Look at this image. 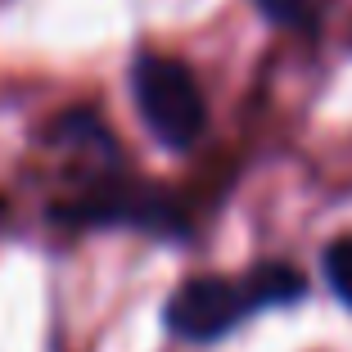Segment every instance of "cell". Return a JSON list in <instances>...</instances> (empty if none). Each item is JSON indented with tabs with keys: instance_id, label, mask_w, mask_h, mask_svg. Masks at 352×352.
<instances>
[{
	"instance_id": "cell-3",
	"label": "cell",
	"mask_w": 352,
	"mask_h": 352,
	"mask_svg": "<svg viewBox=\"0 0 352 352\" xmlns=\"http://www.w3.org/2000/svg\"><path fill=\"white\" fill-rule=\"evenodd\" d=\"M253 298V307L258 302H294L307 294V280H302L298 267H289V262H267V267L253 271V280L244 285Z\"/></svg>"
},
{
	"instance_id": "cell-4",
	"label": "cell",
	"mask_w": 352,
	"mask_h": 352,
	"mask_svg": "<svg viewBox=\"0 0 352 352\" xmlns=\"http://www.w3.org/2000/svg\"><path fill=\"white\" fill-rule=\"evenodd\" d=\"M325 280H330V289L352 307V239H334L330 249H325Z\"/></svg>"
},
{
	"instance_id": "cell-2",
	"label": "cell",
	"mask_w": 352,
	"mask_h": 352,
	"mask_svg": "<svg viewBox=\"0 0 352 352\" xmlns=\"http://www.w3.org/2000/svg\"><path fill=\"white\" fill-rule=\"evenodd\" d=\"M249 311H253V298L244 285H230V280H217V276H199V280H186L172 294L167 325L190 343H208V339H221L226 330H235Z\"/></svg>"
},
{
	"instance_id": "cell-1",
	"label": "cell",
	"mask_w": 352,
	"mask_h": 352,
	"mask_svg": "<svg viewBox=\"0 0 352 352\" xmlns=\"http://www.w3.org/2000/svg\"><path fill=\"white\" fill-rule=\"evenodd\" d=\"M135 104L167 149H190L208 126L199 82L190 77L186 63L163 59V54H145L135 63Z\"/></svg>"
}]
</instances>
